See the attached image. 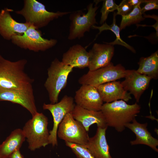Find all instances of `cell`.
<instances>
[{
	"label": "cell",
	"mask_w": 158,
	"mask_h": 158,
	"mask_svg": "<svg viewBox=\"0 0 158 158\" xmlns=\"http://www.w3.org/2000/svg\"><path fill=\"white\" fill-rule=\"evenodd\" d=\"M27 63L25 59L10 61L0 54V89H33L34 80L25 71Z\"/></svg>",
	"instance_id": "cell-1"
},
{
	"label": "cell",
	"mask_w": 158,
	"mask_h": 158,
	"mask_svg": "<svg viewBox=\"0 0 158 158\" xmlns=\"http://www.w3.org/2000/svg\"><path fill=\"white\" fill-rule=\"evenodd\" d=\"M141 107L136 102L132 104L122 100L103 104L101 111L107 126L117 132L123 131L128 124L132 122L140 112Z\"/></svg>",
	"instance_id": "cell-2"
},
{
	"label": "cell",
	"mask_w": 158,
	"mask_h": 158,
	"mask_svg": "<svg viewBox=\"0 0 158 158\" xmlns=\"http://www.w3.org/2000/svg\"><path fill=\"white\" fill-rule=\"evenodd\" d=\"M15 13L22 16L25 22L38 30L47 25L54 20L71 13L48 11L44 5L36 0H24L23 8Z\"/></svg>",
	"instance_id": "cell-3"
},
{
	"label": "cell",
	"mask_w": 158,
	"mask_h": 158,
	"mask_svg": "<svg viewBox=\"0 0 158 158\" xmlns=\"http://www.w3.org/2000/svg\"><path fill=\"white\" fill-rule=\"evenodd\" d=\"M48 124L47 117L38 112L25 123L22 130L30 150L34 151L49 144Z\"/></svg>",
	"instance_id": "cell-4"
},
{
	"label": "cell",
	"mask_w": 158,
	"mask_h": 158,
	"mask_svg": "<svg viewBox=\"0 0 158 158\" xmlns=\"http://www.w3.org/2000/svg\"><path fill=\"white\" fill-rule=\"evenodd\" d=\"M73 68L55 58L47 69V78L44 86L51 104L57 103L59 94L66 85L69 75Z\"/></svg>",
	"instance_id": "cell-5"
},
{
	"label": "cell",
	"mask_w": 158,
	"mask_h": 158,
	"mask_svg": "<svg viewBox=\"0 0 158 158\" xmlns=\"http://www.w3.org/2000/svg\"><path fill=\"white\" fill-rule=\"evenodd\" d=\"M127 70L121 64L114 66L111 63L108 65L93 71H89L79 79L81 85H91L95 87L107 83L124 78Z\"/></svg>",
	"instance_id": "cell-6"
},
{
	"label": "cell",
	"mask_w": 158,
	"mask_h": 158,
	"mask_svg": "<svg viewBox=\"0 0 158 158\" xmlns=\"http://www.w3.org/2000/svg\"><path fill=\"white\" fill-rule=\"evenodd\" d=\"M11 40L13 44L21 48L35 52L45 51L57 42L55 39L43 38L41 31L32 25L22 34L13 36Z\"/></svg>",
	"instance_id": "cell-7"
},
{
	"label": "cell",
	"mask_w": 158,
	"mask_h": 158,
	"mask_svg": "<svg viewBox=\"0 0 158 158\" xmlns=\"http://www.w3.org/2000/svg\"><path fill=\"white\" fill-rule=\"evenodd\" d=\"M99 7L90 4L87 7L85 14L82 11H74L70 15L71 21L68 39L73 40L83 37L86 32H89L92 27L97 24L95 17Z\"/></svg>",
	"instance_id": "cell-8"
},
{
	"label": "cell",
	"mask_w": 158,
	"mask_h": 158,
	"mask_svg": "<svg viewBox=\"0 0 158 158\" xmlns=\"http://www.w3.org/2000/svg\"><path fill=\"white\" fill-rule=\"evenodd\" d=\"M57 136L65 142L83 146L89 137L88 132L80 122L73 118L71 113L67 114L60 124Z\"/></svg>",
	"instance_id": "cell-9"
},
{
	"label": "cell",
	"mask_w": 158,
	"mask_h": 158,
	"mask_svg": "<svg viewBox=\"0 0 158 158\" xmlns=\"http://www.w3.org/2000/svg\"><path fill=\"white\" fill-rule=\"evenodd\" d=\"M75 105L73 98L67 95H64L59 102L54 104H43V109L49 110L53 118V127L49 131V144L53 146L58 145L57 131L60 124L67 114L71 113Z\"/></svg>",
	"instance_id": "cell-10"
},
{
	"label": "cell",
	"mask_w": 158,
	"mask_h": 158,
	"mask_svg": "<svg viewBox=\"0 0 158 158\" xmlns=\"http://www.w3.org/2000/svg\"><path fill=\"white\" fill-rule=\"evenodd\" d=\"M7 101L20 105L33 116L37 112L33 89H0V101Z\"/></svg>",
	"instance_id": "cell-11"
},
{
	"label": "cell",
	"mask_w": 158,
	"mask_h": 158,
	"mask_svg": "<svg viewBox=\"0 0 158 158\" xmlns=\"http://www.w3.org/2000/svg\"><path fill=\"white\" fill-rule=\"evenodd\" d=\"M74 99L76 105L90 110L100 111L103 104L97 87L89 85H82Z\"/></svg>",
	"instance_id": "cell-12"
},
{
	"label": "cell",
	"mask_w": 158,
	"mask_h": 158,
	"mask_svg": "<svg viewBox=\"0 0 158 158\" xmlns=\"http://www.w3.org/2000/svg\"><path fill=\"white\" fill-rule=\"evenodd\" d=\"M125 79L121 84L124 89L133 95L138 102L144 92L148 88L152 79L138 73L135 70H127Z\"/></svg>",
	"instance_id": "cell-13"
},
{
	"label": "cell",
	"mask_w": 158,
	"mask_h": 158,
	"mask_svg": "<svg viewBox=\"0 0 158 158\" xmlns=\"http://www.w3.org/2000/svg\"><path fill=\"white\" fill-rule=\"evenodd\" d=\"M13 11L6 8L0 12V35L8 40H11L16 35L24 33L30 25L27 23H19L13 19L10 13Z\"/></svg>",
	"instance_id": "cell-14"
},
{
	"label": "cell",
	"mask_w": 158,
	"mask_h": 158,
	"mask_svg": "<svg viewBox=\"0 0 158 158\" xmlns=\"http://www.w3.org/2000/svg\"><path fill=\"white\" fill-rule=\"evenodd\" d=\"M104 43H95L88 52L89 71H93L104 67L111 63L114 54V45Z\"/></svg>",
	"instance_id": "cell-15"
},
{
	"label": "cell",
	"mask_w": 158,
	"mask_h": 158,
	"mask_svg": "<svg viewBox=\"0 0 158 158\" xmlns=\"http://www.w3.org/2000/svg\"><path fill=\"white\" fill-rule=\"evenodd\" d=\"M97 127L95 135L89 137L84 147L95 158H113L110 152L109 147L106 138V131L108 127Z\"/></svg>",
	"instance_id": "cell-16"
},
{
	"label": "cell",
	"mask_w": 158,
	"mask_h": 158,
	"mask_svg": "<svg viewBox=\"0 0 158 158\" xmlns=\"http://www.w3.org/2000/svg\"><path fill=\"white\" fill-rule=\"evenodd\" d=\"M97 88L103 102L108 103L120 100L126 102L132 99L131 94L125 90L120 81L105 83Z\"/></svg>",
	"instance_id": "cell-17"
},
{
	"label": "cell",
	"mask_w": 158,
	"mask_h": 158,
	"mask_svg": "<svg viewBox=\"0 0 158 158\" xmlns=\"http://www.w3.org/2000/svg\"><path fill=\"white\" fill-rule=\"evenodd\" d=\"M71 113L73 118L80 122L87 132L90 126L95 124L97 125V127L102 128L108 127L101 111L89 110L76 104Z\"/></svg>",
	"instance_id": "cell-18"
},
{
	"label": "cell",
	"mask_w": 158,
	"mask_h": 158,
	"mask_svg": "<svg viewBox=\"0 0 158 158\" xmlns=\"http://www.w3.org/2000/svg\"><path fill=\"white\" fill-rule=\"evenodd\" d=\"M147 123H140L134 118L131 122L127 124L126 128L130 129L135 135V139L131 141V145L142 144L147 145L156 152H158V140L153 137L148 130Z\"/></svg>",
	"instance_id": "cell-19"
},
{
	"label": "cell",
	"mask_w": 158,
	"mask_h": 158,
	"mask_svg": "<svg viewBox=\"0 0 158 158\" xmlns=\"http://www.w3.org/2000/svg\"><path fill=\"white\" fill-rule=\"evenodd\" d=\"M61 61L74 68H83L89 66V52L81 45L77 44L71 47L63 55Z\"/></svg>",
	"instance_id": "cell-20"
},
{
	"label": "cell",
	"mask_w": 158,
	"mask_h": 158,
	"mask_svg": "<svg viewBox=\"0 0 158 158\" xmlns=\"http://www.w3.org/2000/svg\"><path fill=\"white\" fill-rule=\"evenodd\" d=\"M25 139L22 129L17 128L13 130L0 145V157L10 158L14 152L20 150Z\"/></svg>",
	"instance_id": "cell-21"
},
{
	"label": "cell",
	"mask_w": 158,
	"mask_h": 158,
	"mask_svg": "<svg viewBox=\"0 0 158 158\" xmlns=\"http://www.w3.org/2000/svg\"><path fill=\"white\" fill-rule=\"evenodd\" d=\"M139 73L150 77L152 79L158 78V51L147 57H141L138 63Z\"/></svg>",
	"instance_id": "cell-22"
},
{
	"label": "cell",
	"mask_w": 158,
	"mask_h": 158,
	"mask_svg": "<svg viewBox=\"0 0 158 158\" xmlns=\"http://www.w3.org/2000/svg\"><path fill=\"white\" fill-rule=\"evenodd\" d=\"M116 13H114L113 14V20L112 24L110 25H108L105 22L101 26H97L95 25H93L91 28L92 29H97L99 30V32L98 35L101 32L104 30H109L113 32L116 36V39L114 41L109 43L108 44L114 45L118 44L123 46L133 53H136V51L134 48L129 45L121 38L120 35V29L116 24Z\"/></svg>",
	"instance_id": "cell-23"
},
{
	"label": "cell",
	"mask_w": 158,
	"mask_h": 158,
	"mask_svg": "<svg viewBox=\"0 0 158 158\" xmlns=\"http://www.w3.org/2000/svg\"><path fill=\"white\" fill-rule=\"evenodd\" d=\"M141 4L140 3L134 7L132 11L127 15L122 16V19L119 27L120 30L127 26L138 23L145 19L142 16L141 12Z\"/></svg>",
	"instance_id": "cell-24"
},
{
	"label": "cell",
	"mask_w": 158,
	"mask_h": 158,
	"mask_svg": "<svg viewBox=\"0 0 158 158\" xmlns=\"http://www.w3.org/2000/svg\"><path fill=\"white\" fill-rule=\"evenodd\" d=\"M65 142L66 145L71 149L77 158H95L85 147L68 142Z\"/></svg>",
	"instance_id": "cell-25"
},
{
	"label": "cell",
	"mask_w": 158,
	"mask_h": 158,
	"mask_svg": "<svg viewBox=\"0 0 158 158\" xmlns=\"http://www.w3.org/2000/svg\"><path fill=\"white\" fill-rule=\"evenodd\" d=\"M118 5L113 0H105L103 1L102 8L101 9V13L100 23L102 25L107 19L109 13L117 10Z\"/></svg>",
	"instance_id": "cell-26"
},
{
	"label": "cell",
	"mask_w": 158,
	"mask_h": 158,
	"mask_svg": "<svg viewBox=\"0 0 158 158\" xmlns=\"http://www.w3.org/2000/svg\"><path fill=\"white\" fill-rule=\"evenodd\" d=\"M133 8L129 4L128 0H123L118 5L116 14L119 15L121 16H126L129 13Z\"/></svg>",
	"instance_id": "cell-27"
},
{
	"label": "cell",
	"mask_w": 158,
	"mask_h": 158,
	"mask_svg": "<svg viewBox=\"0 0 158 158\" xmlns=\"http://www.w3.org/2000/svg\"><path fill=\"white\" fill-rule=\"evenodd\" d=\"M145 6L141 8L142 13L143 14L146 11L153 9H158V0H145Z\"/></svg>",
	"instance_id": "cell-28"
},
{
	"label": "cell",
	"mask_w": 158,
	"mask_h": 158,
	"mask_svg": "<svg viewBox=\"0 0 158 158\" xmlns=\"http://www.w3.org/2000/svg\"><path fill=\"white\" fill-rule=\"evenodd\" d=\"M145 0H128L129 4L133 7H135L140 3H144Z\"/></svg>",
	"instance_id": "cell-29"
},
{
	"label": "cell",
	"mask_w": 158,
	"mask_h": 158,
	"mask_svg": "<svg viewBox=\"0 0 158 158\" xmlns=\"http://www.w3.org/2000/svg\"><path fill=\"white\" fill-rule=\"evenodd\" d=\"M10 158H24V157L21 153L20 150H18L12 154Z\"/></svg>",
	"instance_id": "cell-30"
},
{
	"label": "cell",
	"mask_w": 158,
	"mask_h": 158,
	"mask_svg": "<svg viewBox=\"0 0 158 158\" xmlns=\"http://www.w3.org/2000/svg\"><path fill=\"white\" fill-rule=\"evenodd\" d=\"M156 21L157 22L156 23L152 25H137V26L138 27L141 26H152L154 27L156 30V36L157 37L158 36V20H157Z\"/></svg>",
	"instance_id": "cell-31"
},
{
	"label": "cell",
	"mask_w": 158,
	"mask_h": 158,
	"mask_svg": "<svg viewBox=\"0 0 158 158\" xmlns=\"http://www.w3.org/2000/svg\"><path fill=\"white\" fill-rule=\"evenodd\" d=\"M0 158H1L0 157Z\"/></svg>",
	"instance_id": "cell-32"
}]
</instances>
